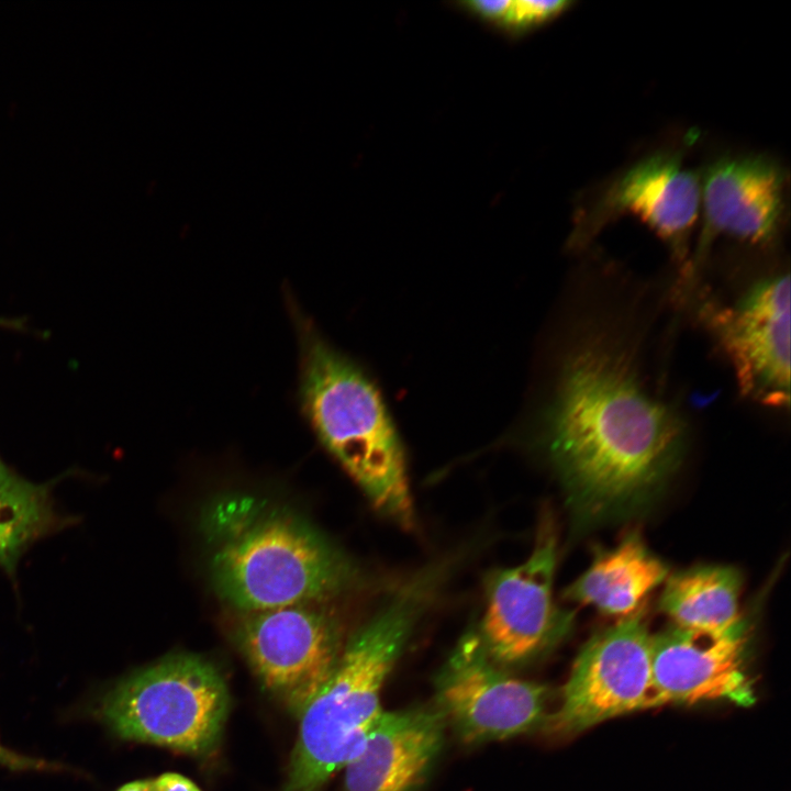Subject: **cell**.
<instances>
[{
    "instance_id": "1",
    "label": "cell",
    "mask_w": 791,
    "mask_h": 791,
    "mask_svg": "<svg viewBox=\"0 0 791 791\" xmlns=\"http://www.w3.org/2000/svg\"><path fill=\"white\" fill-rule=\"evenodd\" d=\"M544 413L547 453L583 519L642 504L684 443L680 415L650 396L625 350L598 338L569 356Z\"/></svg>"
},
{
    "instance_id": "17",
    "label": "cell",
    "mask_w": 791,
    "mask_h": 791,
    "mask_svg": "<svg viewBox=\"0 0 791 791\" xmlns=\"http://www.w3.org/2000/svg\"><path fill=\"white\" fill-rule=\"evenodd\" d=\"M53 486V481L34 483L18 475L0 484V568L12 579L21 557L35 542L71 522L57 512Z\"/></svg>"
},
{
    "instance_id": "6",
    "label": "cell",
    "mask_w": 791,
    "mask_h": 791,
    "mask_svg": "<svg viewBox=\"0 0 791 791\" xmlns=\"http://www.w3.org/2000/svg\"><path fill=\"white\" fill-rule=\"evenodd\" d=\"M435 703L446 727L477 746L544 729L549 689L511 676L486 653L477 630H468L434 679Z\"/></svg>"
},
{
    "instance_id": "3",
    "label": "cell",
    "mask_w": 791,
    "mask_h": 791,
    "mask_svg": "<svg viewBox=\"0 0 791 791\" xmlns=\"http://www.w3.org/2000/svg\"><path fill=\"white\" fill-rule=\"evenodd\" d=\"M298 343V403L319 441L387 519L412 527L402 444L375 382L287 297Z\"/></svg>"
},
{
    "instance_id": "9",
    "label": "cell",
    "mask_w": 791,
    "mask_h": 791,
    "mask_svg": "<svg viewBox=\"0 0 791 791\" xmlns=\"http://www.w3.org/2000/svg\"><path fill=\"white\" fill-rule=\"evenodd\" d=\"M556 561V536L546 519L522 564L487 577L486 611L476 630L488 656L502 668L537 659L565 634L569 616L553 600Z\"/></svg>"
},
{
    "instance_id": "15",
    "label": "cell",
    "mask_w": 791,
    "mask_h": 791,
    "mask_svg": "<svg viewBox=\"0 0 791 791\" xmlns=\"http://www.w3.org/2000/svg\"><path fill=\"white\" fill-rule=\"evenodd\" d=\"M666 577V566L639 536L632 534L601 554L566 590V598L625 617L635 613L642 600Z\"/></svg>"
},
{
    "instance_id": "14",
    "label": "cell",
    "mask_w": 791,
    "mask_h": 791,
    "mask_svg": "<svg viewBox=\"0 0 791 791\" xmlns=\"http://www.w3.org/2000/svg\"><path fill=\"white\" fill-rule=\"evenodd\" d=\"M700 183L704 218L701 252L720 234L751 244H766L776 237L784 213L786 175L772 158H720L708 166Z\"/></svg>"
},
{
    "instance_id": "16",
    "label": "cell",
    "mask_w": 791,
    "mask_h": 791,
    "mask_svg": "<svg viewBox=\"0 0 791 791\" xmlns=\"http://www.w3.org/2000/svg\"><path fill=\"white\" fill-rule=\"evenodd\" d=\"M742 579L727 566H702L671 576L659 608L673 625L705 632H727L744 620L739 612Z\"/></svg>"
},
{
    "instance_id": "7",
    "label": "cell",
    "mask_w": 791,
    "mask_h": 791,
    "mask_svg": "<svg viewBox=\"0 0 791 791\" xmlns=\"http://www.w3.org/2000/svg\"><path fill=\"white\" fill-rule=\"evenodd\" d=\"M651 635L642 611L590 638L544 729L572 735L604 721L662 705L651 676Z\"/></svg>"
},
{
    "instance_id": "10",
    "label": "cell",
    "mask_w": 791,
    "mask_h": 791,
    "mask_svg": "<svg viewBox=\"0 0 791 791\" xmlns=\"http://www.w3.org/2000/svg\"><path fill=\"white\" fill-rule=\"evenodd\" d=\"M704 315L733 366L742 393L765 405L788 406L789 274L758 281L734 305H708Z\"/></svg>"
},
{
    "instance_id": "12",
    "label": "cell",
    "mask_w": 791,
    "mask_h": 791,
    "mask_svg": "<svg viewBox=\"0 0 791 791\" xmlns=\"http://www.w3.org/2000/svg\"><path fill=\"white\" fill-rule=\"evenodd\" d=\"M701 204L699 177L677 152H658L616 177L587 211L582 233L620 215H633L682 258Z\"/></svg>"
},
{
    "instance_id": "2",
    "label": "cell",
    "mask_w": 791,
    "mask_h": 791,
    "mask_svg": "<svg viewBox=\"0 0 791 791\" xmlns=\"http://www.w3.org/2000/svg\"><path fill=\"white\" fill-rule=\"evenodd\" d=\"M441 573L431 568L414 576L344 644L333 672L299 715L283 791H321L358 751L383 712L382 689Z\"/></svg>"
},
{
    "instance_id": "21",
    "label": "cell",
    "mask_w": 791,
    "mask_h": 791,
    "mask_svg": "<svg viewBox=\"0 0 791 791\" xmlns=\"http://www.w3.org/2000/svg\"><path fill=\"white\" fill-rule=\"evenodd\" d=\"M15 476L16 474L12 472L0 457V484L11 481Z\"/></svg>"
},
{
    "instance_id": "4",
    "label": "cell",
    "mask_w": 791,
    "mask_h": 791,
    "mask_svg": "<svg viewBox=\"0 0 791 791\" xmlns=\"http://www.w3.org/2000/svg\"><path fill=\"white\" fill-rule=\"evenodd\" d=\"M211 557L219 595L242 613L317 604L349 589L346 557L302 520L272 510L233 512L216 525Z\"/></svg>"
},
{
    "instance_id": "11",
    "label": "cell",
    "mask_w": 791,
    "mask_h": 791,
    "mask_svg": "<svg viewBox=\"0 0 791 791\" xmlns=\"http://www.w3.org/2000/svg\"><path fill=\"white\" fill-rule=\"evenodd\" d=\"M747 624L727 632L671 625L651 635V676L662 704L756 701L746 668Z\"/></svg>"
},
{
    "instance_id": "13",
    "label": "cell",
    "mask_w": 791,
    "mask_h": 791,
    "mask_svg": "<svg viewBox=\"0 0 791 791\" xmlns=\"http://www.w3.org/2000/svg\"><path fill=\"white\" fill-rule=\"evenodd\" d=\"M446 729L434 705L383 711L344 766L343 791H423L442 756Z\"/></svg>"
},
{
    "instance_id": "19",
    "label": "cell",
    "mask_w": 791,
    "mask_h": 791,
    "mask_svg": "<svg viewBox=\"0 0 791 791\" xmlns=\"http://www.w3.org/2000/svg\"><path fill=\"white\" fill-rule=\"evenodd\" d=\"M155 791H201L187 777L176 772H165L154 779Z\"/></svg>"
},
{
    "instance_id": "22",
    "label": "cell",
    "mask_w": 791,
    "mask_h": 791,
    "mask_svg": "<svg viewBox=\"0 0 791 791\" xmlns=\"http://www.w3.org/2000/svg\"><path fill=\"white\" fill-rule=\"evenodd\" d=\"M0 326L18 328L20 326V323L16 320L0 319Z\"/></svg>"
},
{
    "instance_id": "18",
    "label": "cell",
    "mask_w": 791,
    "mask_h": 791,
    "mask_svg": "<svg viewBox=\"0 0 791 791\" xmlns=\"http://www.w3.org/2000/svg\"><path fill=\"white\" fill-rule=\"evenodd\" d=\"M571 5L565 0H506L494 23L512 36H519L561 14Z\"/></svg>"
},
{
    "instance_id": "20",
    "label": "cell",
    "mask_w": 791,
    "mask_h": 791,
    "mask_svg": "<svg viewBox=\"0 0 791 791\" xmlns=\"http://www.w3.org/2000/svg\"><path fill=\"white\" fill-rule=\"evenodd\" d=\"M118 791H155L154 779L132 781L123 784Z\"/></svg>"
},
{
    "instance_id": "5",
    "label": "cell",
    "mask_w": 791,
    "mask_h": 791,
    "mask_svg": "<svg viewBox=\"0 0 791 791\" xmlns=\"http://www.w3.org/2000/svg\"><path fill=\"white\" fill-rule=\"evenodd\" d=\"M229 705L227 686L212 662L174 654L118 681L97 712L123 739L205 755L220 742Z\"/></svg>"
},
{
    "instance_id": "8",
    "label": "cell",
    "mask_w": 791,
    "mask_h": 791,
    "mask_svg": "<svg viewBox=\"0 0 791 791\" xmlns=\"http://www.w3.org/2000/svg\"><path fill=\"white\" fill-rule=\"evenodd\" d=\"M233 636L264 689L298 716L345 644L336 620L316 604L244 613Z\"/></svg>"
}]
</instances>
